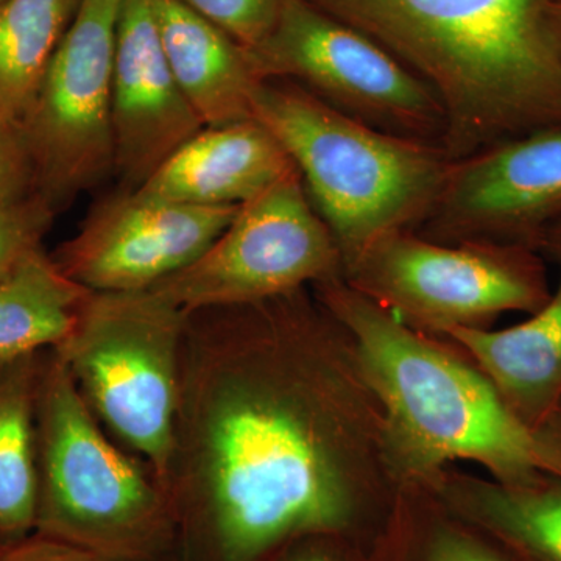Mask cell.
Returning <instances> with one entry per match:
<instances>
[{"instance_id": "7", "label": "cell", "mask_w": 561, "mask_h": 561, "mask_svg": "<svg viewBox=\"0 0 561 561\" xmlns=\"http://www.w3.org/2000/svg\"><path fill=\"white\" fill-rule=\"evenodd\" d=\"M343 279L409 327L485 328L505 312H535L551 298L537 250L516 243L383 236L346 265Z\"/></svg>"}, {"instance_id": "5", "label": "cell", "mask_w": 561, "mask_h": 561, "mask_svg": "<svg viewBox=\"0 0 561 561\" xmlns=\"http://www.w3.org/2000/svg\"><path fill=\"white\" fill-rule=\"evenodd\" d=\"M98 561H175L168 494L103 430L68 368L44 351L36 402L35 531Z\"/></svg>"}, {"instance_id": "30", "label": "cell", "mask_w": 561, "mask_h": 561, "mask_svg": "<svg viewBox=\"0 0 561 561\" xmlns=\"http://www.w3.org/2000/svg\"><path fill=\"white\" fill-rule=\"evenodd\" d=\"M0 2H3V0H0Z\"/></svg>"}, {"instance_id": "15", "label": "cell", "mask_w": 561, "mask_h": 561, "mask_svg": "<svg viewBox=\"0 0 561 561\" xmlns=\"http://www.w3.org/2000/svg\"><path fill=\"white\" fill-rule=\"evenodd\" d=\"M165 58L205 127L254 119L261 79L249 50L180 0H151Z\"/></svg>"}, {"instance_id": "18", "label": "cell", "mask_w": 561, "mask_h": 561, "mask_svg": "<svg viewBox=\"0 0 561 561\" xmlns=\"http://www.w3.org/2000/svg\"><path fill=\"white\" fill-rule=\"evenodd\" d=\"M43 356L39 351L0 360V549L35 531L36 402Z\"/></svg>"}, {"instance_id": "29", "label": "cell", "mask_w": 561, "mask_h": 561, "mask_svg": "<svg viewBox=\"0 0 561 561\" xmlns=\"http://www.w3.org/2000/svg\"><path fill=\"white\" fill-rule=\"evenodd\" d=\"M548 13L553 36H556L557 43L561 47V0H551Z\"/></svg>"}, {"instance_id": "17", "label": "cell", "mask_w": 561, "mask_h": 561, "mask_svg": "<svg viewBox=\"0 0 561 561\" xmlns=\"http://www.w3.org/2000/svg\"><path fill=\"white\" fill-rule=\"evenodd\" d=\"M446 508L516 561H561V481L470 482L446 494Z\"/></svg>"}, {"instance_id": "2", "label": "cell", "mask_w": 561, "mask_h": 561, "mask_svg": "<svg viewBox=\"0 0 561 561\" xmlns=\"http://www.w3.org/2000/svg\"><path fill=\"white\" fill-rule=\"evenodd\" d=\"M378 43L437 95L451 161L561 128L551 0H308Z\"/></svg>"}, {"instance_id": "22", "label": "cell", "mask_w": 561, "mask_h": 561, "mask_svg": "<svg viewBox=\"0 0 561 561\" xmlns=\"http://www.w3.org/2000/svg\"><path fill=\"white\" fill-rule=\"evenodd\" d=\"M247 50L264 43L283 16L287 0H180Z\"/></svg>"}, {"instance_id": "8", "label": "cell", "mask_w": 561, "mask_h": 561, "mask_svg": "<svg viewBox=\"0 0 561 561\" xmlns=\"http://www.w3.org/2000/svg\"><path fill=\"white\" fill-rule=\"evenodd\" d=\"M257 77L287 80L378 130L442 146L437 95L378 43L308 0H287L275 31L249 50Z\"/></svg>"}, {"instance_id": "20", "label": "cell", "mask_w": 561, "mask_h": 561, "mask_svg": "<svg viewBox=\"0 0 561 561\" xmlns=\"http://www.w3.org/2000/svg\"><path fill=\"white\" fill-rule=\"evenodd\" d=\"M80 0L0 2V110L20 122Z\"/></svg>"}, {"instance_id": "21", "label": "cell", "mask_w": 561, "mask_h": 561, "mask_svg": "<svg viewBox=\"0 0 561 561\" xmlns=\"http://www.w3.org/2000/svg\"><path fill=\"white\" fill-rule=\"evenodd\" d=\"M367 561H516L445 507L404 512L371 542Z\"/></svg>"}, {"instance_id": "16", "label": "cell", "mask_w": 561, "mask_h": 561, "mask_svg": "<svg viewBox=\"0 0 561 561\" xmlns=\"http://www.w3.org/2000/svg\"><path fill=\"white\" fill-rule=\"evenodd\" d=\"M443 334L468 350L530 431L561 404V279L546 305L523 323L500 331L449 328Z\"/></svg>"}, {"instance_id": "10", "label": "cell", "mask_w": 561, "mask_h": 561, "mask_svg": "<svg viewBox=\"0 0 561 561\" xmlns=\"http://www.w3.org/2000/svg\"><path fill=\"white\" fill-rule=\"evenodd\" d=\"M343 276L337 242L300 173L239 208L198 260L153 287L184 312L251 305Z\"/></svg>"}, {"instance_id": "27", "label": "cell", "mask_w": 561, "mask_h": 561, "mask_svg": "<svg viewBox=\"0 0 561 561\" xmlns=\"http://www.w3.org/2000/svg\"><path fill=\"white\" fill-rule=\"evenodd\" d=\"M534 434L540 445L546 474H551L561 481V404L545 423L534 431Z\"/></svg>"}, {"instance_id": "4", "label": "cell", "mask_w": 561, "mask_h": 561, "mask_svg": "<svg viewBox=\"0 0 561 561\" xmlns=\"http://www.w3.org/2000/svg\"><path fill=\"white\" fill-rule=\"evenodd\" d=\"M253 113L294 161L343 271L383 236L419 230L451 169L442 146L362 124L291 81H261Z\"/></svg>"}, {"instance_id": "24", "label": "cell", "mask_w": 561, "mask_h": 561, "mask_svg": "<svg viewBox=\"0 0 561 561\" xmlns=\"http://www.w3.org/2000/svg\"><path fill=\"white\" fill-rule=\"evenodd\" d=\"M35 195V171L20 122L0 110V203Z\"/></svg>"}, {"instance_id": "25", "label": "cell", "mask_w": 561, "mask_h": 561, "mask_svg": "<svg viewBox=\"0 0 561 561\" xmlns=\"http://www.w3.org/2000/svg\"><path fill=\"white\" fill-rule=\"evenodd\" d=\"M354 542L330 535H316L291 542L272 561H360Z\"/></svg>"}, {"instance_id": "14", "label": "cell", "mask_w": 561, "mask_h": 561, "mask_svg": "<svg viewBox=\"0 0 561 561\" xmlns=\"http://www.w3.org/2000/svg\"><path fill=\"white\" fill-rule=\"evenodd\" d=\"M297 172L279 140L250 119L203 128L138 192L180 205L242 206Z\"/></svg>"}, {"instance_id": "11", "label": "cell", "mask_w": 561, "mask_h": 561, "mask_svg": "<svg viewBox=\"0 0 561 561\" xmlns=\"http://www.w3.org/2000/svg\"><path fill=\"white\" fill-rule=\"evenodd\" d=\"M241 206H194L116 190L51 260L90 291L153 289L216 242Z\"/></svg>"}, {"instance_id": "13", "label": "cell", "mask_w": 561, "mask_h": 561, "mask_svg": "<svg viewBox=\"0 0 561 561\" xmlns=\"http://www.w3.org/2000/svg\"><path fill=\"white\" fill-rule=\"evenodd\" d=\"M117 190L138 191L192 136L205 128L173 77L151 0H124L111 83Z\"/></svg>"}, {"instance_id": "26", "label": "cell", "mask_w": 561, "mask_h": 561, "mask_svg": "<svg viewBox=\"0 0 561 561\" xmlns=\"http://www.w3.org/2000/svg\"><path fill=\"white\" fill-rule=\"evenodd\" d=\"M0 561H98L94 557L39 534L0 549Z\"/></svg>"}, {"instance_id": "1", "label": "cell", "mask_w": 561, "mask_h": 561, "mask_svg": "<svg viewBox=\"0 0 561 561\" xmlns=\"http://www.w3.org/2000/svg\"><path fill=\"white\" fill-rule=\"evenodd\" d=\"M324 337L305 289L187 312L161 479L175 561H272L301 538L381 531L343 470Z\"/></svg>"}, {"instance_id": "3", "label": "cell", "mask_w": 561, "mask_h": 561, "mask_svg": "<svg viewBox=\"0 0 561 561\" xmlns=\"http://www.w3.org/2000/svg\"><path fill=\"white\" fill-rule=\"evenodd\" d=\"M353 335L362 375L383 405L394 456L413 474L454 460L482 465L501 483L546 474L540 445L481 370L416 334L343 276L313 284Z\"/></svg>"}, {"instance_id": "23", "label": "cell", "mask_w": 561, "mask_h": 561, "mask_svg": "<svg viewBox=\"0 0 561 561\" xmlns=\"http://www.w3.org/2000/svg\"><path fill=\"white\" fill-rule=\"evenodd\" d=\"M57 214L38 195L0 203V280L43 249V239Z\"/></svg>"}, {"instance_id": "6", "label": "cell", "mask_w": 561, "mask_h": 561, "mask_svg": "<svg viewBox=\"0 0 561 561\" xmlns=\"http://www.w3.org/2000/svg\"><path fill=\"white\" fill-rule=\"evenodd\" d=\"M186 316L153 290L91 291L54 348L103 430L160 483L179 405Z\"/></svg>"}, {"instance_id": "28", "label": "cell", "mask_w": 561, "mask_h": 561, "mask_svg": "<svg viewBox=\"0 0 561 561\" xmlns=\"http://www.w3.org/2000/svg\"><path fill=\"white\" fill-rule=\"evenodd\" d=\"M540 250L548 251L557 261L561 262V221L542 236L538 243V251Z\"/></svg>"}, {"instance_id": "19", "label": "cell", "mask_w": 561, "mask_h": 561, "mask_svg": "<svg viewBox=\"0 0 561 561\" xmlns=\"http://www.w3.org/2000/svg\"><path fill=\"white\" fill-rule=\"evenodd\" d=\"M90 294L46 251L33 253L0 280V360L60 345Z\"/></svg>"}, {"instance_id": "9", "label": "cell", "mask_w": 561, "mask_h": 561, "mask_svg": "<svg viewBox=\"0 0 561 561\" xmlns=\"http://www.w3.org/2000/svg\"><path fill=\"white\" fill-rule=\"evenodd\" d=\"M124 0H80L20 121L35 195L55 214L114 175L111 83Z\"/></svg>"}, {"instance_id": "12", "label": "cell", "mask_w": 561, "mask_h": 561, "mask_svg": "<svg viewBox=\"0 0 561 561\" xmlns=\"http://www.w3.org/2000/svg\"><path fill=\"white\" fill-rule=\"evenodd\" d=\"M560 221L561 128H548L453 161L437 205L416 232L437 242L537 250Z\"/></svg>"}]
</instances>
